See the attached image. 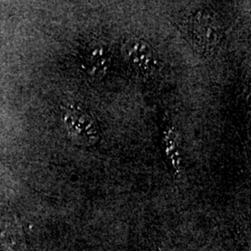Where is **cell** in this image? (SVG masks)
<instances>
[{"label":"cell","mask_w":251,"mask_h":251,"mask_svg":"<svg viewBox=\"0 0 251 251\" xmlns=\"http://www.w3.org/2000/svg\"><path fill=\"white\" fill-rule=\"evenodd\" d=\"M63 126L69 139L79 146H93L100 141L99 126L87 111L67 108L63 115Z\"/></svg>","instance_id":"cell-1"},{"label":"cell","mask_w":251,"mask_h":251,"mask_svg":"<svg viewBox=\"0 0 251 251\" xmlns=\"http://www.w3.org/2000/svg\"><path fill=\"white\" fill-rule=\"evenodd\" d=\"M195 42L203 49L216 48L222 38V25L215 15L206 10L198 12L194 19Z\"/></svg>","instance_id":"cell-2"},{"label":"cell","mask_w":251,"mask_h":251,"mask_svg":"<svg viewBox=\"0 0 251 251\" xmlns=\"http://www.w3.org/2000/svg\"><path fill=\"white\" fill-rule=\"evenodd\" d=\"M126 61L138 72L149 73L154 65L153 50L145 40L140 38H129L122 48Z\"/></svg>","instance_id":"cell-3"},{"label":"cell","mask_w":251,"mask_h":251,"mask_svg":"<svg viewBox=\"0 0 251 251\" xmlns=\"http://www.w3.org/2000/svg\"><path fill=\"white\" fill-rule=\"evenodd\" d=\"M111 64V53L107 46L94 42L85 51L84 67L92 77L100 78L104 76Z\"/></svg>","instance_id":"cell-4"},{"label":"cell","mask_w":251,"mask_h":251,"mask_svg":"<svg viewBox=\"0 0 251 251\" xmlns=\"http://www.w3.org/2000/svg\"><path fill=\"white\" fill-rule=\"evenodd\" d=\"M3 166H4V158H3V155L0 152V167H3Z\"/></svg>","instance_id":"cell-5"}]
</instances>
